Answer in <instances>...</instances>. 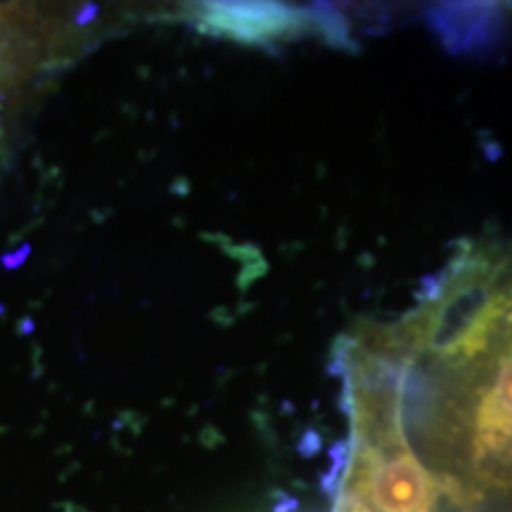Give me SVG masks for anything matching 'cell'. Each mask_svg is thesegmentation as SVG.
<instances>
[{
    "label": "cell",
    "mask_w": 512,
    "mask_h": 512,
    "mask_svg": "<svg viewBox=\"0 0 512 512\" xmlns=\"http://www.w3.org/2000/svg\"><path fill=\"white\" fill-rule=\"evenodd\" d=\"M375 349L420 406L439 494L463 512H512V240L467 247L437 297Z\"/></svg>",
    "instance_id": "6da1fadb"
},
{
    "label": "cell",
    "mask_w": 512,
    "mask_h": 512,
    "mask_svg": "<svg viewBox=\"0 0 512 512\" xmlns=\"http://www.w3.org/2000/svg\"><path fill=\"white\" fill-rule=\"evenodd\" d=\"M354 366V448L337 512H434L441 496L403 430L394 370L380 351Z\"/></svg>",
    "instance_id": "7a4b0ae2"
},
{
    "label": "cell",
    "mask_w": 512,
    "mask_h": 512,
    "mask_svg": "<svg viewBox=\"0 0 512 512\" xmlns=\"http://www.w3.org/2000/svg\"><path fill=\"white\" fill-rule=\"evenodd\" d=\"M55 48V31L36 12L0 5V93L15 86Z\"/></svg>",
    "instance_id": "3957f363"
},
{
    "label": "cell",
    "mask_w": 512,
    "mask_h": 512,
    "mask_svg": "<svg viewBox=\"0 0 512 512\" xmlns=\"http://www.w3.org/2000/svg\"><path fill=\"white\" fill-rule=\"evenodd\" d=\"M204 27L240 41H266L297 29V15L280 5H209Z\"/></svg>",
    "instance_id": "277c9868"
}]
</instances>
